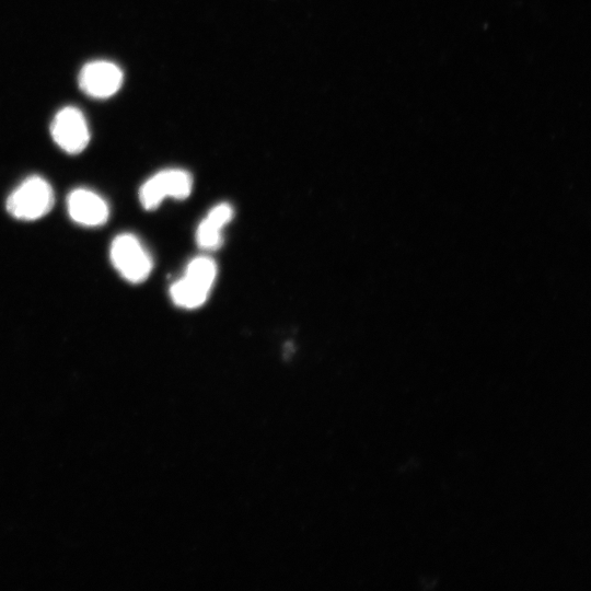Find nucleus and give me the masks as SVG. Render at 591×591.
<instances>
[{
    "mask_svg": "<svg viewBox=\"0 0 591 591\" xmlns=\"http://www.w3.org/2000/svg\"><path fill=\"white\" fill-rule=\"evenodd\" d=\"M210 293V289L197 285L185 277L173 284L170 289L173 303L185 309L201 307L204 305Z\"/></svg>",
    "mask_w": 591,
    "mask_h": 591,
    "instance_id": "7",
    "label": "nucleus"
},
{
    "mask_svg": "<svg viewBox=\"0 0 591 591\" xmlns=\"http://www.w3.org/2000/svg\"><path fill=\"white\" fill-rule=\"evenodd\" d=\"M234 217V210L229 204L223 203L215 206L213 210L208 213L207 219H210L211 222L219 226L220 228H224L227 224L231 222V219Z\"/></svg>",
    "mask_w": 591,
    "mask_h": 591,
    "instance_id": "10",
    "label": "nucleus"
},
{
    "mask_svg": "<svg viewBox=\"0 0 591 591\" xmlns=\"http://www.w3.org/2000/svg\"><path fill=\"white\" fill-rule=\"evenodd\" d=\"M51 134L56 145L71 155L84 152L90 142L85 115L74 107H66L55 115Z\"/></svg>",
    "mask_w": 591,
    "mask_h": 591,
    "instance_id": "4",
    "label": "nucleus"
},
{
    "mask_svg": "<svg viewBox=\"0 0 591 591\" xmlns=\"http://www.w3.org/2000/svg\"><path fill=\"white\" fill-rule=\"evenodd\" d=\"M111 262L127 282L143 283L153 271V259L137 237L123 234L115 238L110 250Z\"/></svg>",
    "mask_w": 591,
    "mask_h": 591,
    "instance_id": "2",
    "label": "nucleus"
},
{
    "mask_svg": "<svg viewBox=\"0 0 591 591\" xmlns=\"http://www.w3.org/2000/svg\"><path fill=\"white\" fill-rule=\"evenodd\" d=\"M222 229L210 219H204L197 228L196 241L200 248L205 250H216L223 243Z\"/></svg>",
    "mask_w": 591,
    "mask_h": 591,
    "instance_id": "9",
    "label": "nucleus"
},
{
    "mask_svg": "<svg viewBox=\"0 0 591 591\" xmlns=\"http://www.w3.org/2000/svg\"><path fill=\"white\" fill-rule=\"evenodd\" d=\"M69 216L75 223L85 227H100L108 222L109 205L95 192L78 189L68 196Z\"/></svg>",
    "mask_w": 591,
    "mask_h": 591,
    "instance_id": "6",
    "label": "nucleus"
},
{
    "mask_svg": "<svg viewBox=\"0 0 591 591\" xmlns=\"http://www.w3.org/2000/svg\"><path fill=\"white\" fill-rule=\"evenodd\" d=\"M124 75L121 68L109 61L90 62L81 69L79 87L87 96L108 99L121 89Z\"/></svg>",
    "mask_w": 591,
    "mask_h": 591,
    "instance_id": "5",
    "label": "nucleus"
},
{
    "mask_svg": "<svg viewBox=\"0 0 591 591\" xmlns=\"http://www.w3.org/2000/svg\"><path fill=\"white\" fill-rule=\"evenodd\" d=\"M192 188L193 179L189 172L180 169L165 170L143 184L139 190V201L145 210L154 211L168 196L176 200L187 199Z\"/></svg>",
    "mask_w": 591,
    "mask_h": 591,
    "instance_id": "3",
    "label": "nucleus"
},
{
    "mask_svg": "<svg viewBox=\"0 0 591 591\" xmlns=\"http://www.w3.org/2000/svg\"><path fill=\"white\" fill-rule=\"evenodd\" d=\"M217 276L216 263L210 258L194 259L185 271L184 277L206 289H212Z\"/></svg>",
    "mask_w": 591,
    "mask_h": 591,
    "instance_id": "8",
    "label": "nucleus"
},
{
    "mask_svg": "<svg viewBox=\"0 0 591 591\" xmlns=\"http://www.w3.org/2000/svg\"><path fill=\"white\" fill-rule=\"evenodd\" d=\"M54 191L48 181L30 177L8 197V213L25 222H33L49 214L54 206Z\"/></svg>",
    "mask_w": 591,
    "mask_h": 591,
    "instance_id": "1",
    "label": "nucleus"
}]
</instances>
